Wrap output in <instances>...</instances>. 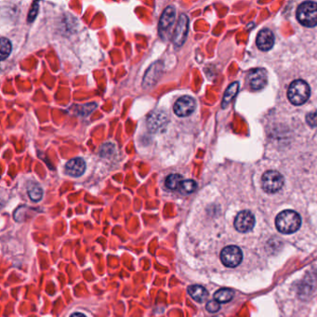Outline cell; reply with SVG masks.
Here are the masks:
<instances>
[{
	"instance_id": "ac0fdd59",
	"label": "cell",
	"mask_w": 317,
	"mask_h": 317,
	"mask_svg": "<svg viewBox=\"0 0 317 317\" xmlns=\"http://www.w3.org/2000/svg\"><path fill=\"white\" fill-rule=\"evenodd\" d=\"M27 193L32 201L39 202L43 197L42 188L37 183H31L27 188Z\"/></svg>"
},
{
	"instance_id": "44dd1931",
	"label": "cell",
	"mask_w": 317,
	"mask_h": 317,
	"mask_svg": "<svg viewBox=\"0 0 317 317\" xmlns=\"http://www.w3.org/2000/svg\"><path fill=\"white\" fill-rule=\"evenodd\" d=\"M12 49L11 43L8 39L2 38L1 39V60L4 61L6 58H8Z\"/></svg>"
},
{
	"instance_id": "cb8c5ba5",
	"label": "cell",
	"mask_w": 317,
	"mask_h": 317,
	"mask_svg": "<svg viewBox=\"0 0 317 317\" xmlns=\"http://www.w3.org/2000/svg\"><path fill=\"white\" fill-rule=\"evenodd\" d=\"M115 152V147L112 143L104 144L101 149V155L102 157H110Z\"/></svg>"
},
{
	"instance_id": "603a6c76",
	"label": "cell",
	"mask_w": 317,
	"mask_h": 317,
	"mask_svg": "<svg viewBox=\"0 0 317 317\" xmlns=\"http://www.w3.org/2000/svg\"><path fill=\"white\" fill-rule=\"evenodd\" d=\"M39 2H37V1L33 2L31 9H30V11H29V13H28V17H27V22H28V23H33V22L35 21V19L37 18L38 13H39Z\"/></svg>"
},
{
	"instance_id": "5b68a950",
	"label": "cell",
	"mask_w": 317,
	"mask_h": 317,
	"mask_svg": "<svg viewBox=\"0 0 317 317\" xmlns=\"http://www.w3.org/2000/svg\"><path fill=\"white\" fill-rule=\"evenodd\" d=\"M221 260L226 267L234 268L238 266L242 262L243 253L238 247L229 246L223 249L221 253Z\"/></svg>"
},
{
	"instance_id": "7402d4cb",
	"label": "cell",
	"mask_w": 317,
	"mask_h": 317,
	"mask_svg": "<svg viewBox=\"0 0 317 317\" xmlns=\"http://www.w3.org/2000/svg\"><path fill=\"white\" fill-rule=\"evenodd\" d=\"M78 107L80 108V110H77V113H78L80 116H86L90 115L94 109H96L97 104L96 103H88V104H84L82 106H78Z\"/></svg>"
},
{
	"instance_id": "484cf974",
	"label": "cell",
	"mask_w": 317,
	"mask_h": 317,
	"mask_svg": "<svg viewBox=\"0 0 317 317\" xmlns=\"http://www.w3.org/2000/svg\"><path fill=\"white\" fill-rule=\"evenodd\" d=\"M220 309H221V305L215 300L210 301L207 303V310L209 311V313H217L218 311H220Z\"/></svg>"
},
{
	"instance_id": "8992f818",
	"label": "cell",
	"mask_w": 317,
	"mask_h": 317,
	"mask_svg": "<svg viewBox=\"0 0 317 317\" xmlns=\"http://www.w3.org/2000/svg\"><path fill=\"white\" fill-rule=\"evenodd\" d=\"M163 71H164L163 62L157 61L154 62L145 73V76L142 80V88L144 90L153 88L162 77Z\"/></svg>"
},
{
	"instance_id": "4316f807",
	"label": "cell",
	"mask_w": 317,
	"mask_h": 317,
	"mask_svg": "<svg viewBox=\"0 0 317 317\" xmlns=\"http://www.w3.org/2000/svg\"><path fill=\"white\" fill-rule=\"evenodd\" d=\"M86 317L84 315H82V314H80V313H76V314H74V315H72V317Z\"/></svg>"
},
{
	"instance_id": "7c38bea8",
	"label": "cell",
	"mask_w": 317,
	"mask_h": 317,
	"mask_svg": "<svg viewBox=\"0 0 317 317\" xmlns=\"http://www.w3.org/2000/svg\"><path fill=\"white\" fill-rule=\"evenodd\" d=\"M168 123V115L165 111H155L148 116V129L151 132L160 131Z\"/></svg>"
},
{
	"instance_id": "8fae6325",
	"label": "cell",
	"mask_w": 317,
	"mask_h": 317,
	"mask_svg": "<svg viewBox=\"0 0 317 317\" xmlns=\"http://www.w3.org/2000/svg\"><path fill=\"white\" fill-rule=\"evenodd\" d=\"M176 18V9L173 6H169L163 11L162 15L159 20L158 30L161 37H164L165 34L170 30V27L175 22Z\"/></svg>"
},
{
	"instance_id": "52a82bcc",
	"label": "cell",
	"mask_w": 317,
	"mask_h": 317,
	"mask_svg": "<svg viewBox=\"0 0 317 317\" xmlns=\"http://www.w3.org/2000/svg\"><path fill=\"white\" fill-rule=\"evenodd\" d=\"M189 30V18L186 14H181L179 18L177 26L173 34L172 41L176 46H181L185 42Z\"/></svg>"
},
{
	"instance_id": "ffe728a7",
	"label": "cell",
	"mask_w": 317,
	"mask_h": 317,
	"mask_svg": "<svg viewBox=\"0 0 317 317\" xmlns=\"http://www.w3.org/2000/svg\"><path fill=\"white\" fill-rule=\"evenodd\" d=\"M196 187H197V184L194 181L186 180V181H181L178 190L180 191V193H182V194H190L195 191Z\"/></svg>"
},
{
	"instance_id": "277c9868",
	"label": "cell",
	"mask_w": 317,
	"mask_h": 317,
	"mask_svg": "<svg viewBox=\"0 0 317 317\" xmlns=\"http://www.w3.org/2000/svg\"><path fill=\"white\" fill-rule=\"evenodd\" d=\"M285 182L284 177L278 171L269 170L263 175L262 186L263 189L268 193H274L278 192L283 187Z\"/></svg>"
},
{
	"instance_id": "d4e9b609",
	"label": "cell",
	"mask_w": 317,
	"mask_h": 317,
	"mask_svg": "<svg viewBox=\"0 0 317 317\" xmlns=\"http://www.w3.org/2000/svg\"><path fill=\"white\" fill-rule=\"evenodd\" d=\"M306 121L311 127H317V112H312L308 114L306 116Z\"/></svg>"
},
{
	"instance_id": "5bb4252c",
	"label": "cell",
	"mask_w": 317,
	"mask_h": 317,
	"mask_svg": "<svg viewBox=\"0 0 317 317\" xmlns=\"http://www.w3.org/2000/svg\"><path fill=\"white\" fill-rule=\"evenodd\" d=\"M65 170L72 177H80L85 172V162L82 158H73L65 165Z\"/></svg>"
},
{
	"instance_id": "7a4b0ae2",
	"label": "cell",
	"mask_w": 317,
	"mask_h": 317,
	"mask_svg": "<svg viewBox=\"0 0 317 317\" xmlns=\"http://www.w3.org/2000/svg\"><path fill=\"white\" fill-rule=\"evenodd\" d=\"M311 91L310 87L305 81L303 80H295L289 86L287 97L289 101L294 105H302L305 103L309 99Z\"/></svg>"
},
{
	"instance_id": "d6986e66",
	"label": "cell",
	"mask_w": 317,
	"mask_h": 317,
	"mask_svg": "<svg viewBox=\"0 0 317 317\" xmlns=\"http://www.w3.org/2000/svg\"><path fill=\"white\" fill-rule=\"evenodd\" d=\"M182 181V177L180 174H170L166 179L165 185L170 190H178L179 187Z\"/></svg>"
},
{
	"instance_id": "2e32d148",
	"label": "cell",
	"mask_w": 317,
	"mask_h": 317,
	"mask_svg": "<svg viewBox=\"0 0 317 317\" xmlns=\"http://www.w3.org/2000/svg\"><path fill=\"white\" fill-rule=\"evenodd\" d=\"M234 293L230 288H221L214 294V300L219 303H226L231 302Z\"/></svg>"
},
{
	"instance_id": "9c48e42d",
	"label": "cell",
	"mask_w": 317,
	"mask_h": 317,
	"mask_svg": "<svg viewBox=\"0 0 317 317\" xmlns=\"http://www.w3.org/2000/svg\"><path fill=\"white\" fill-rule=\"evenodd\" d=\"M248 84L252 90L260 91L267 84V73L263 68L251 70L248 75Z\"/></svg>"
},
{
	"instance_id": "ba28073f",
	"label": "cell",
	"mask_w": 317,
	"mask_h": 317,
	"mask_svg": "<svg viewBox=\"0 0 317 317\" xmlns=\"http://www.w3.org/2000/svg\"><path fill=\"white\" fill-rule=\"evenodd\" d=\"M233 225L238 232H249L255 225V217L248 210L241 211L235 218Z\"/></svg>"
},
{
	"instance_id": "e0dca14e",
	"label": "cell",
	"mask_w": 317,
	"mask_h": 317,
	"mask_svg": "<svg viewBox=\"0 0 317 317\" xmlns=\"http://www.w3.org/2000/svg\"><path fill=\"white\" fill-rule=\"evenodd\" d=\"M239 90V84L238 82H233L231 85L228 87L227 91H225L224 100H223V108H225L234 98V96L238 92Z\"/></svg>"
},
{
	"instance_id": "30bf717a",
	"label": "cell",
	"mask_w": 317,
	"mask_h": 317,
	"mask_svg": "<svg viewBox=\"0 0 317 317\" xmlns=\"http://www.w3.org/2000/svg\"><path fill=\"white\" fill-rule=\"evenodd\" d=\"M194 109H195V101L193 98L188 96H183L180 98L178 101L175 102L173 107L174 113L181 117L190 116L191 114H193Z\"/></svg>"
},
{
	"instance_id": "9a60e30c",
	"label": "cell",
	"mask_w": 317,
	"mask_h": 317,
	"mask_svg": "<svg viewBox=\"0 0 317 317\" xmlns=\"http://www.w3.org/2000/svg\"><path fill=\"white\" fill-rule=\"evenodd\" d=\"M188 293L195 302H204L209 298L208 290L202 286L194 285L188 287Z\"/></svg>"
},
{
	"instance_id": "3957f363",
	"label": "cell",
	"mask_w": 317,
	"mask_h": 317,
	"mask_svg": "<svg viewBox=\"0 0 317 317\" xmlns=\"http://www.w3.org/2000/svg\"><path fill=\"white\" fill-rule=\"evenodd\" d=\"M297 19L306 27L317 25V3L313 1L303 2L297 9Z\"/></svg>"
},
{
	"instance_id": "4fadbf2b",
	"label": "cell",
	"mask_w": 317,
	"mask_h": 317,
	"mask_svg": "<svg viewBox=\"0 0 317 317\" xmlns=\"http://www.w3.org/2000/svg\"><path fill=\"white\" fill-rule=\"evenodd\" d=\"M257 46L263 51L270 50L274 44V37L271 30L263 29L258 34L257 37Z\"/></svg>"
},
{
	"instance_id": "6da1fadb",
	"label": "cell",
	"mask_w": 317,
	"mask_h": 317,
	"mask_svg": "<svg viewBox=\"0 0 317 317\" xmlns=\"http://www.w3.org/2000/svg\"><path fill=\"white\" fill-rule=\"evenodd\" d=\"M275 225L279 232L290 234L300 229L302 225V218L294 210H284L276 217Z\"/></svg>"
}]
</instances>
